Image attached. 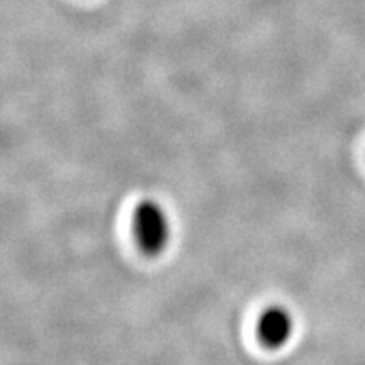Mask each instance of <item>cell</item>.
Instances as JSON below:
<instances>
[{
	"mask_svg": "<svg viewBox=\"0 0 365 365\" xmlns=\"http://www.w3.org/2000/svg\"><path fill=\"white\" fill-rule=\"evenodd\" d=\"M134 235L139 247L149 255L161 254L171 239V222L156 200H143L134 210Z\"/></svg>",
	"mask_w": 365,
	"mask_h": 365,
	"instance_id": "6da1fadb",
	"label": "cell"
},
{
	"mask_svg": "<svg viewBox=\"0 0 365 365\" xmlns=\"http://www.w3.org/2000/svg\"><path fill=\"white\" fill-rule=\"evenodd\" d=\"M294 333L293 314L284 307H269L259 317L257 335L267 349H281Z\"/></svg>",
	"mask_w": 365,
	"mask_h": 365,
	"instance_id": "7a4b0ae2",
	"label": "cell"
}]
</instances>
